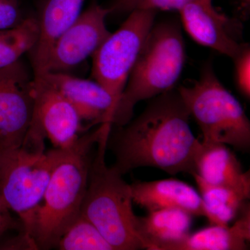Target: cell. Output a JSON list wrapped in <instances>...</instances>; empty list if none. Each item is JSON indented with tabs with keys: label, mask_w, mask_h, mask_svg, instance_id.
Here are the masks:
<instances>
[{
	"label": "cell",
	"mask_w": 250,
	"mask_h": 250,
	"mask_svg": "<svg viewBox=\"0 0 250 250\" xmlns=\"http://www.w3.org/2000/svg\"><path fill=\"white\" fill-rule=\"evenodd\" d=\"M35 82L43 83L60 93L76 109L82 121L88 122L90 126L103 123L113 125L116 104L107 90L96 81L58 72L47 73Z\"/></svg>",
	"instance_id": "8fae6325"
},
{
	"label": "cell",
	"mask_w": 250,
	"mask_h": 250,
	"mask_svg": "<svg viewBox=\"0 0 250 250\" xmlns=\"http://www.w3.org/2000/svg\"><path fill=\"white\" fill-rule=\"evenodd\" d=\"M11 211L0 192V238L11 230H16L18 232L24 231L21 220L13 217Z\"/></svg>",
	"instance_id": "cb8c5ba5"
},
{
	"label": "cell",
	"mask_w": 250,
	"mask_h": 250,
	"mask_svg": "<svg viewBox=\"0 0 250 250\" xmlns=\"http://www.w3.org/2000/svg\"><path fill=\"white\" fill-rule=\"evenodd\" d=\"M182 25L191 39L233 59L242 44L233 35L232 21L216 10L212 0H193L180 11Z\"/></svg>",
	"instance_id": "7c38bea8"
},
{
	"label": "cell",
	"mask_w": 250,
	"mask_h": 250,
	"mask_svg": "<svg viewBox=\"0 0 250 250\" xmlns=\"http://www.w3.org/2000/svg\"><path fill=\"white\" fill-rule=\"evenodd\" d=\"M192 176L205 204L207 218L210 225H229L239 214L246 199L231 189L207 183L197 174Z\"/></svg>",
	"instance_id": "ac0fdd59"
},
{
	"label": "cell",
	"mask_w": 250,
	"mask_h": 250,
	"mask_svg": "<svg viewBox=\"0 0 250 250\" xmlns=\"http://www.w3.org/2000/svg\"><path fill=\"white\" fill-rule=\"evenodd\" d=\"M234 62L235 81L237 88L243 97L250 98V48L242 44L239 53L232 59Z\"/></svg>",
	"instance_id": "7402d4cb"
},
{
	"label": "cell",
	"mask_w": 250,
	"mask_h": 250,
	"mask_svg": "<svg viewBox=\"0 0 250 250\" xmlns=\"http://www.w3.org/2000/svg\"><path fill=\"white\" fill-rule=\"evenodd\" d=\"M133 202L148 210L176 208L207 218L205 204L193 187L176 179L136 182L130 185Z\"/></svg>",
	"instance_id": "4fadbf2b"
},
{
	"label": "cell",
	"mask_w": 250,
	"mask_h": 250,
	"mask_svg": "<svg viewBox=\"0 0 250 250\" xmlns=\"http://www.w3.org/2000/svg\"><path fill=\"white\" fill-rule=\"evenodd\" d=\"M35 89L34 116L27 134L43 141L47 138L56 149L71 147L85 129L80 115L53 88L35 82Z\"/></svg>",
	"instance_id": "30bf717a"
},
{
	"label": "cell",
	"mask_w": 250,
	"mask_h": 250,
	"mask_svg": "<svg viewBox=\"0 0 250 250\" xmlns=\"http://www.w3.org/2000/svg\"><path fill=\"white\" fill-rule=\"evenodd\" d=\"M109 123L81 136L61 154L36 213L30 236L38 250L56 248L61 237L81 214L93 148Z\"/></svg>",
	"instance_id": "7a4b0ae2"
},
{
	"label": "cell",
	"mask_w": 250,
	"mask_h": 250,
	"mask_svg": "<svg viewBox=\"0 0 250 250\" xmlns=\"http://www.w3.org/2000/svg\"><path fill=\"white\" fill-rule=\"evenodd\" d=\"M112 125L97 143L81 213L96 227L113 250H146L138 231L131 187L123 175L106 164Z\"/></svg>",
	"instance_id": "3957f363"
},
{
	"label": "cell",
	"mask_w": 250,
	"mask_h": 250,
	"mask_svg": "<svg viewBox=\"0 0 250 250\" xmlns=\"http://www.w3.org/2000/svg\"><path fill=\"white\" fill-rule=\"evenodd\" d=\"M194 174L207 183L228 188L247 200L250 199V170H243L238 158L226 145L202 141Z\"/></svg>",
	"instance_id": "9a60e30c"
},
{
	"label": "cell",
	"mask_w": 250,
	"mask_h": 250,
	"mask_svg": "<svg viewBox=\"0 0 250 250\" xmlns=\"http://www.w3.org/2000/svg\"><path fill=\"white\" fill-rule=\"evenodd\" d=\"M198 125L204 143H221L240 152L250 149V122L239 101L218 80L210 64L200 78L177 90Z\"/></svg>",
	"instance_id": "5b68a950"
},
{
	"label": "cell",
	"mask_w": 250,
	"mask_h": 250,
	"mask_svg": "<svg viewBox=\"0 0 250 250\" xmlns=\"http://www.w3.org/2000/svg\"><path fill=\"white\" fill-rule=\"evenodd\" d=\"M60 250H113L96 227L81 213L57 243Z\"/></svg>",
	"instance_id": "ffe728a7"
},
{
	"label": "cell",
	"mask_w": 250,
	"mask_h": 250,
	"mask_svg": "<svg viewBox=\"0 0 250 250\" xmlns=\"http://www.w3.org/2000/svg\"><path fill=\"white\" fill-rule=\"evenodd\" d=\"M60 154V149L46 152L23 145L0 152V192L29 236Z\"/></svg>",
	"instance_id": "8992f818"
},
{
	"label": "cell",
	"mask_w": 250,
	"mask_h": 250,
	"mask_svg": "<svg viewBox=\"0 0 250 250\" xmlns=\"http://www.w3.org/2000/svg\"><path fill=\"white\" fill-rule=\"evenodd\" d=\"M193 0H111L108 15L128 14L135 11H180Z\"/></svg>",
	"instance_id": "44dd1931"
},
{
	"label": "cell",
	"mask_w": 250,
	"mask_h": 250,
	"mask_svg": "<svg viewBox=\"0 0 250 250\" xmlns=\"http://www.w3.org/2000/svg\"><path fill=\"white\" fill-rule=\"evenodd\" d=\"M185 62V44L180 24L169 21L154 24L122 94L113 125L125 126L140 102L173 89Z\"/></svg>",
	"instance_id": "277c9868"
},
{
	"label": "cell",
	"mask_w": 250,
	"mask_h": 250,
	"mask_svg": "<svg viewBox=\"0 0 250 250\" xmlns=\"http://www.w3.org/2000/svg\"><path fill=\"white\" fill-rule=\"evenodd\" d=\"M39 35L38 18H27L16 27L0 29V69L21 60L30 52Z\"/></svg>",
	"instance_id": "d6986e66"
},
{
	"label": "cell",
	"mask_w": 250,
	"mask_h": 250,
	"mask_svg": "<svg viewBox=\"0 0 250 250\" xmlns=\"http://www.w3.org/2000/svg\"><path fill=\"white\" fill-rule=\"evenodd\" d=\"M192 215L176 208L153 210L138 217V231L148 250H170L189 234Z\"/></svg>",
	"instance_id": "e0dca14e"
},
{
	"label": "cell",
	"mask_w": 250,
	"mask_h": 250,
	"mask_svg": "<svg viewBox=\"0 0 250 250\" xmlns=\"http://www.w3.org/2000/svg\"><path fill=\"white\" fill-rule=\"evenodd\" d=\"M106 6L94 1L57 39L51 51L46 74L67 72L93 57L111 32ZM45 74V75H46Z\"/></svg>",
	"instance_id": "9c48e42d"
},
{
	"label": "cell",
	"mask_w": 250,
	"mask_h": 250,
	"mask_svg": "<svg viewBox=\"0 0 250 250\" xmlns=\"http://www.w3.org/2000/svg\"><path fill=\"white\" fill-rule=\"evenodd\" d=\"M34 75L21 60L0 69V152L22 146L35 106Z\"/></svg>",
	"instance_id": "ba28073f"
},
{
	"label": "cell",
	"mask_w": 250,
	"mask_h": 250,
	"mask_svg": "<svg viewBox=\"0 0 250 250\" xmlns=\"http://www.w3.org/2000/svg\"><path fill=\"white\" fill-rule=\"evenodd\" d=\"M1 250H38L32 237L24 231H19L18 236L8 240L1 245Z\"/></svg>",
	"instance_id": "d4e9b609"
},
{
	"label": "cell",
	"mask_w": 250,
	"mask_h": 250,
	"mask_svg": "<svg viewBox=\"0 0 250 250\" xmlns=\"http://www.w3.org/2000/svg\"><path fill=\"white\" fill-rule=\"evenodd\" d=\"M190 118L177 90L155 97L115 135L111 147L116 161L111 167L123 176L141 167L192 175L202 142L190 129Z\"/></svg>",
	"instance_id": "6da1fadb"
},
{
	"label": "cell",
	"mask_w": 250,
	"mask_h": 250,
	"mask_svg": "<svg viewBox=\"0 0 250 250\" xmlns=\"http://www.w3.org/2000/svg\"><path fill=\"white\" fill-rule=\"evenodd\" d=\"M157 11H135L93 54L92 75L118 106Z\"/></svg>",
	"instance_id": "52a82bcc"
},
{
	"label": "cell",
	"mask_w": 250,
	"mask_h": 250,
	"mask_svg": "<svg viewBox=\"0 0 250 250\" xmlns=\"http://www.w3.org/2000/svg\"><path fill=\"white\" fill-rule=\"evenodd\" d=\"M85 0H47L39 21V35L31 54L36 82L45 76L51 51L57 39L82 14Z\"/></svg>",
	"instance_id": "5bb4252c"
},
{
	"label": "cell",
	"mask_w": 250,
	"mask_h": 250,
	"mask_svg": "<svg viewBox=\"0 0 250 250\" xmlns=\"http://www.w3.org/2000/svg\"><path fill=\"white\" fill-rule=\"evenodd\" d=\"M22 21L18 0H0V29L16 27Z\"/></svg>",
	"instance_id": "603a6c76"
},
{
	"label": "cell",
	"mask_w": 250,
	"mask_h": 250,
	"mask_svg": "<svg viewBox=\"0 0 250 250\" xmlns=\"http://www.w3.org/2000/svg\"><path fill=\"white\" fill-rule=\"evenodd\" d=\"M250 242V207L246 202L231 226L211 225L189 233L170 250H244Z\"/></svg>",
	"instance_id": "2e32d148"
}]
</instances>
